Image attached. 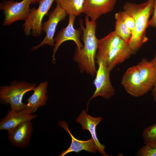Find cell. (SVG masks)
Masks as SVG:
<instances>
[{
  "label": "cell",
  "mask_w": 156,
  "mask_h": 156,
  "mask_svg": "<svg viewBox=\"0 0 156 156\" xmlns=\"http://www.w3.org/2000/svg\"><path fill=\"white\" fill-rule=\"evenodd\" d=\"M85 22L84 27L83 20L80 19L79 21L83 31L81 39L84 46L80 49L76 47L73 59L78 63L81 73L85 72L93 76L96 72L95 63L99 40L95 35L96 23V21L90 20L87 16H85Z\"/></svg>",
  "instance_id": "6da1fadb"
},
{
  "label": "cell",
  "mask_w": 156,
  "mask_h": 156,
  "mask_svg": "<svg viewBox=\"0 0 156 156\" xmlns=\"http://www.w3.org/2000/svg\"><path fill=\"white\" fill-rule=\"evenodd\" d=\"M59 125L66 131L71 138V143L69 148L63 151L59 156H63L72 152L79 153L85 150L86 151L95 153L98 151V147L93 138H91L87 140L83 141L77 139L72 134L68 127V125L65 121H62L58 122Z\"/></svg>",
  "instance_id": "5bb4252c"
},
{
  "label": "cell",
  "mask_w": 156,
  "mask_h": 156,
  "mask_svg": "<svg viewBox=\"0 0 156 156\" xmlns=\"http://www.w3.org/2000/svg\"><path fill=\"white\" fill-rule=\"evenodd\" d=\"M154 0H147L138 4L127 2L123 6V10L132 16L135 21V28L128 44L132 54L137 51L148 40L146 31L150 17L153 14Z\"/></svg>",
  "instance_id": "7a4b0ae2"
},
{
  "label": "cell",
  "mask_w": 156,
  "mask_h": 156,
  "mask_svg": "<svg viewBox=\"0 0 156 156\" xmlns=\"http://www.w3.org/2000/svg\"><path fill=\"white\" fill-rule=\"evenodd\" d=\"M48 83L46 81L41 82L34 88L33 93L26 99L28 103L25 104V109L31 110L33 113L46 104L48 99L46 93Z\"/></svg>",
  "instance_id": "2e32d148"
},
{
  "label": "cell",
  "mask_w": 156,
  "mask_h": 156,
  "mask_svg": "<svg viewBox=\"0 0 156 156\" xmlns=\"http://www.w3.org/2000/svg\"><path fill=\"white\" fill-rule=\"evenodd\" d=\"M87 112L84 109L82 110L81 114L77 117L76 122L81 125L83 130H87L89 131L98 147V151L103 156H109L104 151L105 145L100 143L96 134V126L102 120L103 118L101 116L93 117L88 114Z\"/></svg>",
  "instance_id": "4fadbf2b"
},
{
  "label": "cell",
  "mask_w": 156,
  "mask_h": 156,
  "mask_svg": "<svg viewBox=\"0 0 156 156\" xmlns=\"http://www.w3.org/2000/svg\"><path fill=\"white\" fill-rule=\"evenodd\" d=\"M31 4L30 0H23L20 2L5 0L1 3L0 10L5 16L3 25H9L18 20H25L29 15Z\"/></svg>",
  "instance_id": "5b68a950"
},
{
  "label": "cell",
  "mask_w": 156,
  "mask_h": 156,
  "mask_svg": "<svg viewBox=\"0 0 156 156\" xmlns=\"http://www.w3.org/2000/svg\"><path fill=\"white\" fill-rule=\"evenodd\" d=\"M40 0H30L31 4H35L39 2Z\"/></svg>",
  "instance_id": "484cf974"
},
{
  "label": "cell",
  "mask_w": 156,
  "mask_h": 156,
  "mask_svg": "<svg viewBox=\"0 0 156 156\" xmlns=\"http://www.w3.org/2000/svg\"><path fill=\"white\" fill-rule=\"evenodd\" d=\"M68 14L64 10L57 4L55 9L49 13L48 20L42 24V31L46 33V36L39 44L33 47L32 51L46 44L51 47L55 46L53 36L57 26L58 23L64 19Z\"/></svg>",
  "instance_id": "52a82bcc"
},
{
  "label": "cell",
  "mask_w": 156,
  "mask_h": 156,
  "mask_svg": "<svg viewBox=\"0 0 156 156\" xmlns=\"http://www.w3.org/2000/svg\"><path fill=\"white\" fill-rule=\"evenodd\" d=\"M124 42L114 31L99 40L96 56V61L99 60L104 61L112 49Z\"/></svg>",
  "instance_id": "e0dca14e"
},
{
  "label": "cell",
  "mask_w": 156,
  "mask_h": 156,
  "mask_svg": "<svg viewBox=\"0 0 156 156\" xmlns=\"http://www.w3.org/2000/svg\"><path fill=\"white\" fill-rule=\"evenodd\" d=\"M117 0H84L83 13L96 21L101 15L114 9Z\"/></svg>",
  "instance_id": "8fae6325"
},
{
  "label": "cell",
  "mask_w": 156,
  "mask_h": 156,
  "mask_svg": "<svg viewBox=\"0 0 156 156\" xmlns=\"http://www.w3.org/2000/svg\"><path fill=\"white\" fill-rule=\"evenodd\" d=\"M55 0H40L37 9L34 7L30 9L28 18L23 25L25 34L29 36L31 30L32 35L35 37L40 36L42 31V21L46 15Z\"/></svg>",
  "instance_id": "277c9868"
},
{
  "label": "cell",
  "mask_w": 156,
  "mask_h": 156,
  "mask_svg": "<svg viewBox=\"0 0 156 156\" xmlns=\"http://www.w3.org/2000/svg\"><path fill=\"white\" fill-rule=\"evenodd\" d=\"M121 83L127 92L133 96H141L150 91L142 81L137 65L127 69L122 76Z\"/></svg>",
  "instance_id": "ba28073f"
},
{
  "label": "cell",
  "mask_w": 156,
  "mask_h": 156,
  "mask_svg": "<svg viewBox=\"0 0 156 156\" xmlns=\"http://www.w3.org/2000/svg\"><path fill=\"white\" fill-rule=\"evenodd\" d=\"M116 19L114 31L128 44L132 37V32L127 27L122 20L120 12L115 14Z\"/></svg>",
  "instance_id": "ffe728a7"
},
{
  "label": "cell",
  "mask_w": 156,
  "mask_h": 156,
  "mask_svg": "<svg viewBox=\"0 0 156 156\" xmlns=\"http://www.w3.org/2000/svg\"><path fill=\"white\" fill-rule=\"evenodd\" d=\"M121 18L128 29L132 32L135 26V21L133 17L126 11L120 12Z\"/></svg>",
  "instance_id": "7402d4cb"
},
{
  "label": "cell",
  "mask_w": 156,
  "mask_h": 156,
  "mask_svg": "<svg viewBox=\"0 0 156 156\" xmlns=\"http://www.w3.org/2000/svg\"><path fill=\"white\" fill-rule=\"evenodd\" d=\"M36 86L35 83L21 81L12 83L10 86L0 87V102L9 104L12 110L18 111L25 109V104L22 102L23 96Z\"/></svg>",
  "instance_id": "3957f363"
},
{
  "label": "cell",
  "mask_w": 156,
  "mask_h": 156,
  "mask_svg": "<svg viewBox=\"0 0 156 156\" xmlns=\"http://www.w3.org/2000/svg\"><path fill=\"white\" fill-rule=\"evenodd\" d=\"M140 78L143 84L150 90H153L156 81V73L151 61L143 58L137 65Z\"/></svg>",
  "instance_id": "ac0fdd59"
},
{
  "label": "cell",
  "mask_w": 156,
  "mask_h": 156,
  "mask_svg": "<svg viewBox=\"0 0 156 156\" xmlns=\"http://www.w3.org/2000/svg\"><path fill=\"white\" fill-rule=\"evenodd\" d=\"M150 61L154 68L156 75V53L153 58ZM152 95L153 96L154 101L156 103V78L155 84L152 91Z\"/></svg>",
  "instance_id": "d4e9b609"
},
{
  "label": "cell",
  "mask_w": 156,
  "mask_h": 156,
  "mask_svg": "<svg viewBox=\"0 0 156 156\" xmlns=\"http://www.w3.org/2000/svg\"><path fill=\"white\" fill-rule=\"evenodd\" d=\"M98 68L93 83L96 90L93 94L87 103L86 111H88L89 103L93 99L101 96L108 99L115 94V90L112 86L109 78L110 71L106 67L104 62L101 60L96 62Z\"/></svg>",
  "instance_id": "8992f818"
},
{
  "label": "cell",
  "mask_w": 156,
  "mask_h": 156,
  "mask_svg": "<svg viewBox=\"0 0 156 156\" xmlns=\"http://www.w3.org/2000/svg\"><path fill=\"white\" fill-rule=\"evenodd\" d=\"M68 23L67 26L62 29L57 33L54 39L55 42L53 49V53L52 56V61L55 62V54L59 47L63 42L68 40L74 41L77 45L76 48L79 49H82L83 46L80 40V37L82 34V30L80 29H75L74 27V24L76 16L69 15Z\"/></svg>",
  "instance_id": "9c48e42d"
},
{
  "label": "cell",
  "mask_w": 156,
  "mask_h": 156,
  "mask_svg": "<svg viewBox=\"0 0 156 156\" xmlns=\"http://www.w3.org/2000/svg\"><path fill=\"white\" fill-rule=\"evenodd\" d=\"M32 110L30 109L18 111L9 110L5 116L1 119L0 130L10 131L25 121L36 118L37 115H32Z\"/></svg>",
  "instance_id": "7c38bea8"
},
{
  "label": "cell",
  "mask_w": 156,
  "mask_h": 156,
  "mask_svg": "<svg viewBox=\"0 0 156 156\" xmlns=\"http://www.w3.org/2000/svg\"><path fill=\"white\" fill-rule=\"evenodd\" d=\"M142 135L145 144L156 148V123L145 128Z\"/></svg>",
  "instance_id": "44dd1931"
},
{
  "label": "cell",
  "mask_w": 156,
  "mask_h": 156,
  "mask_svg": "<svg viewBox=\"0 0 156 156\" xmlns=\"http://www.w3.org/2000/svg\"><path fill=\"white\" fill-rule=\"evenodd\" d=\"M135 156H156V148L145 144L139 149Z\"/></svg>",
  "instance_id": "603a6c76"
},
{
  "label": "cell",
  "mask_w": 156,
  "mask_h": 156,
  "mask_svg": "<svg viewBox=\"0 0 156 156\" xmlns=\"http://www.w3.org/2000/svg\"><path fill=\"white\" fill-rule=\"evenodd\" d=\"M148 26L156 28V0L154 1L153 16L149 20Z\"/></svg>",
  "instance_id": "cb8c5ba5"
},
{
  "label": "cell",
  "mask_w": 156,
  "mask_h": 156,
  "mask_svg": "<svg viewBox=\"0 0 156 156\" xmlns=\"http://www.w3.org/2000/svg\"><path fill=\"white\" fill-rule=\"evenodd\" d=\"M31 120L25 121L8 132L9 141L13 146L25 148L29 145L33 131Z\"/></svg>",
  "instance_id": "30bf717a"
},
{
  "label": "cell",
  "mask_w": 156,
  "mask_h": 156,
  "mask_svg": "<svg viewBox=\"0 0 156 156\" xmlns=\"http://www.w3.org/2000/svg\"><path fill=\"white\" fill-rule=\"evenodd\" d=\"M69 15H80L83 12L84 0H55Z\"/></svg>",
  "instance_id": "d6986e66"
},
{
  "label": "cell",
  "mask_w": 156,
  "mask_h": 156,
  "mask_svg": "<svg viewBox=\"0 0 156 156\" xmlns=\"http://www.w3.org/2000/svg\"><path fill=\"white\" fill-rule=\"evenodd\" d=\"M132 55L127 44L124 42L112 49L103 61L107 68L111 71L117 65L127 59Z\"/></svg>",
  "instance_id": "9a60e30c"
}]
</instances>
